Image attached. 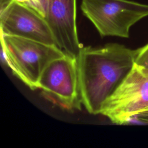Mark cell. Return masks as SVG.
<instances>
[{
  "mask_svg": "<svg viewBox=\"0 0 148 148\" xmlns=\"http://www.w3.org/2000/svg\"><path fill=\"white\" fill-rule=\"evenodd\" d=\"M137 49L119 43L82 47L76 57L82 103L92 114H100L135 64Z\"/></svg>",
  "mask_w": 148,
  "mask_h": 148,
  "instance_id": "6da1fadb",
  "label": "cell"
},
{
  "mask_svg": "<svg viewBox=\"0 0 148 148\" xmlns=\"http://www.w3.org/2000/svg\"><path fill=\"white\" fill-rule=\"evenodd\" d=\"M1 60L13 73L32 90L39 89V80L46 66L65 54L51 45L1 33Z\"/></svg>",
  "mask_w": 148,
  "mask_h": 148,
  "instance_id": "7a4b0ae2",
  "label": "cell"
},
{
  "mask_svg": "<svg viewBox=\"0 0 148 148\" xmlns=\"http://www.w3.org/2000/svg\"><path fill=\"white\" fill-rule=\"evenodd\" d=\"M80 9L102 37L128 38L130 28L148 16V5L129 0H82Z\"/></svg>",
  "mask_w": 148,
  "mask_h": 148,
  "instance_id": "3957f363",
  "label": "cell"
},
{
  "mask_svg": "<svg viewBox=\"0 0 148 148\" xmlns=\"http://www.w3.org/2000/svg\"><path fill=\"white\" fill-rule=\"evenodd\" d=\"M100 114L118 124H129L134 117L148 116V70L135 63L104 103Z\"/></svg>",
  "mask_w": 148,
  "mask_h": 148,
  "instance_id": "277c9868",
  "label": "cell"
},
{
  "mask_svg": "<svg viewBox=\"0 0 148 148\" xmlns=\"http://www.w3.org/2000/svg\"><path fill=\"white\" fill-rule=\"evenodd\" d=\"M43 96L67 110L80 109L82 99L76 58L68 55L51 61L39 80Z\"/></svg>",
  "mask_w": 148,
  "mask_h": 148,
  "instance_id": "5b68a950",
  "label": "cell"
},
{
  "mask_svg": "<svg viewBox=\"0 0 148 148\" xmlns=\"http://www.w3.org/2000/svg\"><path fill=\"white\" fill-rule=\"evenodd\" d=\"M0 24L1 34L56 45L45 18L19 3L13 1L0 9Z\"/></svg>",
  "mask_w": 148,
  "mask_h": 148,
  "instance_id": "8992f818",
  "label": "cell"
},
{
  "mask_svg": "<svg viewBox=\"0 0 148 148\" xmlns=\"http://www.w3.org/2000/svg\"><path fill=\"white\" fill-rule=\"evenodd\" d=\"M46 20L56 45L66 55L77 57L83 46L76 27V0H46Z\"/></svg>",
  "mask_w": 148,
  "mask_h": 148,
  "instance_id": "52a82bcc",
  "label": "cell"
},
{
  "mask_svg": "<svg viewBox=\"0 0 148 148\" xmlns=\"http://www.w3.org/2000/svg\"><path fill=\"white\" fill-rule=\"evenodd\" d=\"M13 1L24 5L34 10L45 18L46 8L43 0H0V9Z\"/></svg>",
  "mask_w": 148,
  "mask_h": 148,
  "instance_id": "ba28073f",
  "label": "cell"
},
{
  "mask_svg": "<svg viewBox=\"0 0 148 148\" xmlns=\"http://www.w3.org/2000/svg\"><path fill=\"white\" fill-rule=\"evenodd\" d=\"M135 63L148 70V43L137 49Z\"/></svg>",
  "mask_w": 148,
  "mask_h": 148,
  "instance_id": "9c48e42d",
  "label": "cell"
},
{
  "mask_svg": "<svg viewBox=\"0 0 148 148\" xmlns=\"http://www.w3.org/2000/svg\"><path fill=\"white\" fill-rule=\"evenodd\" d=\"M43 1H44V2H45H45H46V0H43Z\"/></svg>",
  "mask_w": 148,
  "mask_h": 148,
  "instance_id": "30bf717a",
  "label": "cell"
}]
</instances>
